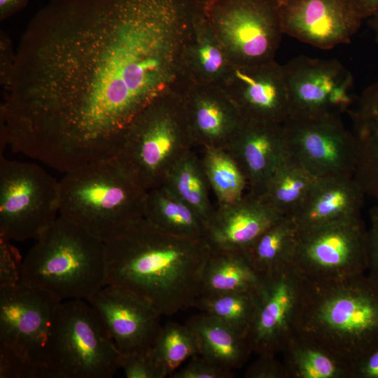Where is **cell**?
Returning a JSON list of instances; mask_svg holds the SVG:
<instances>
[{
  "instance_id": "cell-4",
  "label": "cell",
  "mask_w": 378,
  "mask_h": 378,
  "mask_svg": "<svg viewBox=\"0 0 378 378\" xmlns=\"http://www.w3.org/2000/svg\"><path fill=\"white\" fill-rule=\"evenodd\" d=\"M23 259L20 283L60 301L87 300L106 286L104 242L59 215Z\"/></svg>"
},
{
  "instance_id": "cell-20",
  "label": "cell",
  "mask_w": 378,
  "mask_h": 378,
  "mask_svg": "<svg viewBox=\"0 0 378 378\" xmlns=\"http://www.w3.org/2000/svg\"><path fill=\"white\" fill-rule=\"evenodd\" d=\"M283 217L260 197L248 192L234 203L218 206L206 224L205 238L214 251L244 253Z\"/></svg>"
},
{
  "instance_id": "cell-31",
  "label": "cell",
  "mask_w": 378,
  "mask_h": 378,
  "mask_svg": "<svg viewBox=\"0 0 378 378\" xmlns=\"http://www.w3.org/2000/svg\"><path fill=\"white\" fill-rule=\"evenodd\" d=\"M256 291L200 295L193 307L216 317L247 338L256 309Z\"/></svg>"
},
{
  "instance_id": "cell-36",
  "label": "cell",
  "mask_w": 378,
  "mask_h": 378,
  "mask_svg": "<svg viewBox=\"0 0 378 378\" xmlns=\"http://www.w3.org/2000/svg\"><path fill=\"white\" fill-rule=\"evenodd\" d=\"M172 378H231L232 370H227L211 360L197 355L191 358L183 368L177 370Z\"/></svg>"
},
{
  "instance_id": "cell-11",
  "label": "cell",
  "mask_w": 378,
  "mask_h": 378,
  "mask_svg": "<svg viewBox=\"0 0 378 378\" xmlns=\"http://www.w3.org/2000/svg\"><path fill=\"white\" fill-rule=\"evenodd\" d=\"M291 265L304 280L313 283L366 273L367 228L360 217L299 230Z\"/></svg>"
},
{
  "instance_id": "cell-25",
  "label": "cell",
  "mask_w": 378,
  "mask_h": 378,
  "mask_svg": "<svg viewBox=\"0 0 378 378\" xmlns=\"http://www.w3.org/2000/svg\"><path fill=\"white\" fill-rule=\"evenodd\" d=\"M261 281L244 253L212 250L203 270L200 295L255 291Z\"/></svg>"
},
{
  "instance_id": "cell-39",
  "label": "cell",
  "mask_w": 378,
  "mask_h": 378,
  "mask_svg": "<svg viewBox=\"0 0 378 378\" xmlns=\"http://www.w3.org/2000/svg\"><path fill=\"white\" fill-rule=\"evenodd\" d=\"M15 53L9 37L4 31H1L0 36V83L2 93L10 86L15 62Z\"/></svg>"
},
{
  "instance_id": "cell-18",
  "label": "cell",
  "mask_w": 378,
  "mask_h": 378,
  "mask_svg": "<svg viewBox=\"0 0 378 378\" xmlns=\"http://www.w3.org/2000/svg\"><path fill=\"white\" fill-rule=\"evenodd\" d=\"M182 98L193 146L226 150L244 119L225 90L192 84Z\"/></svg>"
},
{
  "instance_id": "cell-2",
  "label": "cell",
  "mask_w": 378,
  "mask_h": 378,
  "mask_svg": "<svg viewBox=\"0 0 378 378\" xmlns=\"http://www.w3.org/2000/svg\"><path fill=\"white\" fill-rule=\"evenodd\" d=\"M106 286L139 297L161 315L193 307L212 248L205 237H183L160 230L144 216L104 242Z\"/></svg>"
},
{
  "instance_id": "cell-9",
  "label": "cell",
  "mask_w": 378,
  "mask_h": 378,
  "mask_svg": "<svg viewBox=\"0 0 378 378\" xmlns=\"http://www.w3.org/2000/svg\"><path fill=\"white\" fill-rule=\"evenodd\" d=\"M203 3L206 17L233 65L274 60L284 34L276 0Z\"/></svg>"
},
{
  "instance_id": "cell-30",
  "label": "cell",
  "mask_w": 378,
  "mask_h": 378,
  "mask_svg": "<svg viewBox=\"0 0 378 378\" xmlns=\"http://www.w3.org/2000/svg\"><path fill=\"white\" fill-rule=\"evenodd\" d=\"M162 185L192 208L206 225L216 208L209 197L210 186L202 160L192 149L172 167Z\"/></svg>"
},
{
  "instance_id": "cell-26",
  "label": "cell",
  "mask_w": 378,
  "mask_h": 378,
  "mask_svg": "<svg viewBox=\"0 0 378 378\" xmlns=\"http://www.w3.org/2000/svg\"><path fill=\"white\" fill-rule=\"evenodd\" d=\"M144 216L168 234L205 237L206 225L203 219L164 185L147 191Z\"/></svg>"
},
{
  "instance_id": "cell-12",
  "label": "cell",
  "mask_w": 378,
  "mask_h": 378,
  "mask_svg": "<svg viewBox=\"0 0 378 378\" xmlns=\"http://www.w3.org/2000/svg\"><path fill=\"white\" fill-rule=\"evenodd\" d=\"M287 156L316 178L354 176V136L340 115L289 118L284 123Z\"/></svg>"
},
{
  "instance_id": "cell-40",
  "label": "cell",
  "mask_w": 378,
  "mask_h": 378,
  "mask_svg": "<svg viewBox=\"0 0 378 378\" xmlns=\"http://www.w3.org/2000/svg\"><path fill=\"white\" fill-rule=\"evenodd\" d=\"M351 378H378V346L352 363Z\"/></svg>"
},
{
  "instance_id": "cell-32",
  "label": "cell",
  "mask_w": 378,
  "mask_h": 378,
  "mask_svg": "<svg viewBox=\"0 0 378 378\" xmlns=\"http://www.w3.org/2000/svg\"><path fill=\"white\" fill-rule=\"evenodd\" d=\"M201 160L218 206L234 203L244 197L247 189L245 177L227 150L205 148Z\"/></svg>"
},
{
  "instance_id": "cell-41",
  "label": "cell",
  "mask_w": 378,
  "mask_h": 378,
  "mask_svg": "<svg viewBox=\"0 0 378 378\" xmlns=\"http://www.w3.org/2000/svg\"><path fill=\"white\" fill-rule=\"evenodd\" d=\"M361 20L370 18L378 12V0H344Z\"/></svg>"
},
{
  "instance_id": "cell-29",
  "label": "cell",
  "mask_w": 378,
  "mask_h": 378,
  "mask_svg": "<svg viewBox=\"0 0 378 378\" xmlns=\"http://www.w3.org/2000/svg\"><path fill=\"white\" fill-rule=\"evenodd\" d=\"M317 180L286 156L259 197L284 216H291L304 202Z\"/></svg>"
},
{
  "instance_id": "cell-16",
  "label": "cell",
  "mask_w": 378,
  "mask_h": 378,
  "mask_svg": "<svg viewBox=\"0 0 378 378\" xmlns=\"http://www.w3.org/2000/svg\"><path fill=\"white\" fill-rule=\"evenodd\" d=\"M96 310L120 354L151 349L162 326L155 308L123 288L105 286L87 300Z\"/></svg>"
},
{
  "instance_id": "cell-6",
  "label": "cell",
  "mask_w": 378,
  "mask_h": 378,
  "mask_svg": "<svg viewBox=\"0 0 378 378\" xmlns=\"http://www.w3.org/2000/svg\"><path fill=\"white\" fill-rule=\"evenodd\" d=\"M120 354L96 310L84 300L62 301L48 328L43 378H110Z\"/></svg>"
},
{
  "instance_id": "cell-34",
  "label": "cell",
  "mask_w": 378,
  "mask_h": 378,
  "mask_svg": "<svg viewBox=\"0 0 378 378\" xmlns=\"http://www.w3.org/2000/svg\"><path fill=\"white\" fill-rule=\"evenodd\" d=\"M120 368L127 378H164L163 369L153 357L151 349L148 351L120 354Z\"/></svg>"
},
{
  "instance_id": "cell-35",
  "label": "cell",
  "mask_w": 378,
  "mask_h": 378,
  "mask_svg": "<svg viewBox=\"0 0 378 378\" xmlns=\"http://www.w3.org/2000/svg\"><path fill=\"white\" fill-rule=\"evenodd\" d=\"M23 259L11 241L0 235V288L20 283Z\"/></svg>"
},
{
  "instance_id": "cell-42",
  "label": "cell",
  "mask_w": 378,
  "mask_h": 378,
  "mask_svg": "<svg viewBox=\"0 0 378 378\" xmlns=\"http://www.w3.org/2000/svg\"><path fill=\"white\" fill-rule=\"evenodd\" d=\"M29 0H0V20L13 15L26 6Z\"/></svg>"
},
{
  "instance_id": "cell-13",
  "label": "cell",
  "mask_w": 378,
  "mask_h": 378,
  "mask_svg": "<svg viewBox=\"0 0 378 378\" xmlns=\"http://www.w3.org/2000/svg\"><path fill=\"white\" fill-rule=\"evenodd\" d=\"M283 68L288 118L341 115L349 109L353 76L339 61L299 56Z\"/></svg>"
},
{
  "instance_id": "cell-1",
  "label": "cell",
  "mask_w": 378,
  "mask_h": 378,
  "mask_svg": "<svg viewBox=\"0 0 378 378\" xmlns=\"http://www.w3.org/2000/svg\"><path fill=\"white\" fill-rule=\"evenodd\" d=\"M201 0H51L19 42L1 130L13 150L67 172L113 158L132 120L183 94Z\"/></svg>"
},
{
  "instance_id": "cell-14",
  "label": "cell",
  "mask_w": 378,
  "mask_h": 378,
  "mask_svg": "<svg viewBox=\"0 0 378 378\" xmlns=\"http://www.w3.org/2000/svg\"><path fill=\"white\" fill-rule=\"evenodd\" d=\"M304 279L292 265L262 276L257 304L247 339L258 356L282 352L294 335L293 324Z\"/></svg>"
},
{
  "instance_id": "cell-38",
  "label": "cell",
  "mask_w": 378,
  "mask_h": 378,
  "mask_svg": "<svg viewBox=\"0 0 378 378\" xmlns=\"http://www.w3.org/2000/svg\"><path fill=\"white\" fill-rule=\"evenodd\" d=\"M370 227L367 229L368 274L378 283V204L369 211Z\"/></svg>"
},
{
  "instance_id": "cell-15",
  "label": "cell",
  "mask_w": 378,
  "mask_h": 378,
  "mask_svg": "<svg viewBox=\"0 0 378 378\" xmlns=\"http://www.w3.org/2000/svg\"><path fill=\"white\" fill-rule=\"evenodd\" d=\"M284 34L321 49L346 43L362 20L344 0H276Z\"/></svg>"
},
{
  "instance_id": "cell-22",
  "label": "cell",
  "mask_w": 378,
  "mask_h": 378,
  "mask_svg": "<svg viewBox=\"0 0 378 378\" xmlns=\"http://www.w3.org/2000/svg\"><path fill=\"white\" fill-rule=\"evenodd\" d=\"M233 64L208 21L203 7L185 44L183 74L190 85L223 87Z\"/></svg>"
},
{
  "instance_id": "cell-21",
  "label": "cell",
  "mask_w": 378,
  "mask_h": 378,
  "mask_svg": "<svg viewBox=\"0 0 378 378\" xmlns=\"http://www.w3.org/2000/svg\"><path fill=\"white\" fill-rule=\"evenodd\" d=\"M365 195L354 176L319 178L290 217L299 230L358 217Z\"/></svg>"
},
{
  "instance_id": "cell-27",
  "label": "cell",
  "mask_w": 378,
  "mask_h": 378,
  "mask_svg": "<svg viewBox=\"0 0 378 378\" xmlns=\"http://www.w3.org/2000/svg\"><path fill=\"white\" fill-rule=\"evenodd\" d=\"M282 353L289 378H351L350 363L298 335L292 336Z\"/></svg>"
},
{
  "instance_id": "cell-3",
  "label": "cell",
  "mask_w": 378,
  "mask_h": 378,
  "mask_svg": "<svg viewBox=\"0 0 378 378\" xmlns=\"http://www.w3.org/2000/svg\"><path fill=\"white\" fill-rule=\"evenodd\" d=\"M294 335L352 364L378 346V283L366 273L342 280H304Z\"/></svg>"
},
{
  "instance_id": "cell-43",
  "label": "cell",
  "mask_w": 378,
  "mask_h": 378,
  "mask_svg": "<svg viewBox=\"0 0 378 378\" xmlns=\"http://www.w3.org/2000/svg\"><path fill=\"white\" fill-rule=\"evenodd\" d=\"M368 19L369 24L374 33L377 41H378V12Z\"/></svg>"
},
{
  "instance_id": "cell-28",
  "label": "cell",
  "mask_w": 378,
  "mask_h": 378,
  "mask_svg": "<svg viewBox=\"0 0 378 378\" xmlns=\"http://www.w3.org/2000/svg\"><path fill=\"white\" fill-rule=\"evenodd\" d=\"M299 228L290 216H284L265 232L244 253L262 276L290 266Z\"/></svg>"
},
{
  "instance_id": "cell-7",
  "label": "cell",
  "mask_w": 378,
  "mask_h": 378,
  "mask_svg": "<svg viewBox=\"0 0 378 378\" xmlns=\"http://www.w3.org/2000/svg\"><path fill=\"white\" fill-rule=\"evenodd\" d=\"M193 147L182 96L155 99L128 126L113 158L142 189L160 186L172 167Z\"/></svg>"
},
{
  "instance_id": "cell-23",
  "label": "cell",
  "mask_w": 378,
  "mask_h": 378,
  "mask_svg": "<svg viewBox=\"0 0 378 378\" xmlns=\"http://www.w3.org/2000/svg\"><path fill=\"white\" fill-rule=\"evenodd\" d=\"M350 114L357 150L354 177L378 204V81L363 92Z\"/></svg>"
},
{
  "instance_id": "cell-37",
  "label": "cell",
  "mask_w": 378,
  "mask_h": 378,
  "mask_svg": "<svg viewBox=\"0 0 378 378\" xmlns=\"http://www.w3.org/2000/svg\"><path fill=\"white\" fill-rule=\"evenodd\" d=\"M259 358L250 365L244 373L246 378H289L284 363L275 356H258Z\"/></svg>"
},
{
  "instance_id": "cell-10",
  "label": "cell",
  "mask_w": 378,
  "mask_h": 378,
  "mask_svg": "<svg viewBox=\"0 0 378 378\" xmlns=\"http://www.w3.org/2000/svg\"><path fill=\"white\" fill-rule=\"evenodd\" d=\"M61 302L22 283L0 288V358L15 364L25 378H43L44 346Z\"/></svg>"
},
{
  "instance_id": "cell-5",
  "label": "cell",
  "mask_w": 378,
  "mask_h": 378,
  "mask_svg": "<svg viewBox=\"0 0 378 378\" xmlns=\"http://www.w3.org/2000/svg\"><path fill=\"white\" fill-rule=\"evenodd\" d=\"M146 192L113 158L88 163L59 181V215L106 242L144 216Z\"/></svg>"
},
{
  "instance_id": "cell-8",
  "label": "cell",
  "mask_w": 378,
  "mask_h": 378,
  "mask_svg": "<svg viewBox=\"0 0 378 378\" xmlns=\"http://www.w3.org/2000/svg\"><path fill=\"white\" fill-rule=\"evenodd\" d=\"M59 216V181L34 163L0 156V235L38 239Z\"/></svg>"
},
{
  "instance_id": "cell-33",
  "label": "cell",
  "mask_w": 378,
  "mask_h": 378,
  "mask_svg": "<svg viewBox=\"0 0 378 378\" xmlns=\"http://www.w3.org/2000/svg\"><path fill=\"white\" fill-rule=\"evenodd\" d=\"M151 352L167 376H170L186 360L200 355V347L195 334L188 326L168 323L161 327Z\"/></svg>"
},
{
  "instance_id": "cell-44",
  "label": "cell",
  "mask_w": 378,
  "mask_h": 378,
  "mask_svg": "<svg viewBox=\"0 0 378 378\" xmlns=\"http://www.w3.org/2000/svg\"><path fill=\"white\" fill-rule=\"evenodd\" d=\"M202 1L206 2V1H211V0H202Z\"/></svg>"
},
{
  "instance_id": "cell-19",
  "label": "cell",
  "mask_w": 378,
  "mask_h": 378,
  "mask_svg": "<svg viewBox=\"0 0 378 378\" xmlns=\"http://www.w3.org/2000/svg\"><path fill=\"white\" fill-rule=\"evenodd\" d=\"M225 150L244 174L248 193L260 196L287 156L284 123L244 120Z\"/></svg>"
},
{
  "instance_id": "cell-17",
  "label": "cell",
  "mask_w": 378,
  "mask_h": 378,
  "mask_svg": "<svg viewBox=\"0 0 378 378\" xmlns=\"http://www.w3.org/2000/svg\"><path fill=\"white\" fill-rule=\"evenodd\" d=\"M244 120L284 123L289 102L283 65H233L223 87Z\"/></svg>"
},
{
  "instance_id": "cell-24",
  "label": "cell",
  "mask_w": 378,
  "mask_h": 378,
  "mask_svg": "<svg viewBox=\"0 0 378 378\" xmlns=\"http://www.w3.org/2000/svg\"><path fill=\"white\" fill-rule=\"evenodd\" d=\"M186 324L196 335L200 355L227 370L241 368L253 353L246 337L211 315L202 312Z\"/></svg>"
}]
</instances>
